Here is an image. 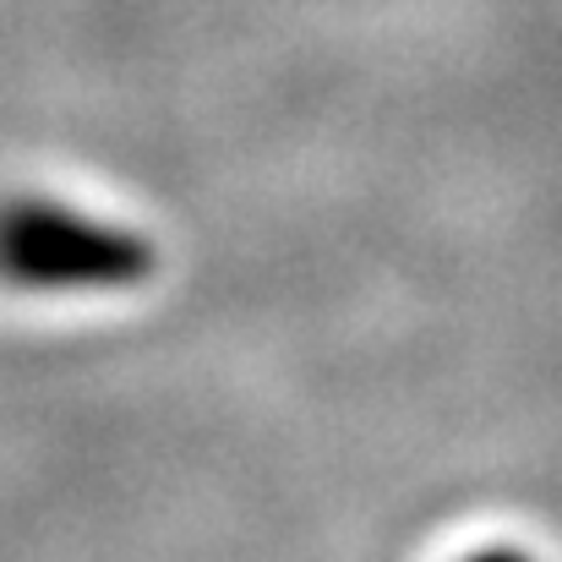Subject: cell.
I'll return each mask as SVG.
<instances>
[{
	"label": "cell",
	"instance_id": "obj_1",
	"mask_svg": "<svg viewBox=\"0 0 562 562\" xmlns=\"http://www.w3.org/2000/svg\"><path fill=\"white\" fill-rule=\"evenodd\" d=\"M154 273V246L93 213L16 196L0 207V279L44 295L126 290Z\"/></svg>",
	"mask_w": 562,
	"mask_h": 562
},
{
	"label": "cell",
	"instance_id": "obj_2",
	"mask_svg": "<svg viewBox=\"0 0 562 562\" xmlns=\"http://www.w3.org/2000/svg\"><path fill=\"white\" fill-rule=\"evenodd\" d=\"M464 562H536L530 552H514V547H486V552H475V558Z\"/></svg>",
	"mask_w": 562,
	"mask_h": 562
}]
</instances>
